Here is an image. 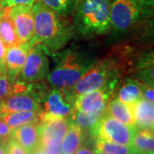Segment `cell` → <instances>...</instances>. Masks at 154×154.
Returning a JSON list of instances; mask_svg holds the SVG:
<instances>
[{"instance_id":"21","label":"cell","mask_w":154,"mask_h":154,"mask_svg":"<svg viewBox=\"0 0 154 154\" xmlns=\"http://www.w3.org/2000/svg\"><path fill=\"white\" fill-rule=\"evenodd\" d=\"M132 146L140 154H148L154 150V135L152 130L136 129L134 134Z\"/></svg>"},{"instance_id":"37","label":"cell","mask_w":154,"mask_h":154,"mask_svg":"<svg viewBox=\"0 0 154 154\" xmlns=\"http://www.w3.org/2000/svg\"><path fill=\"white\" fill-rule=\"evenodd\" d=\"M45 154H46V153H45Z\"/></svg>"},{"instance_id":"31","label":"cell","mask_w":154,"mask_h":154,"mask_svg":"<svg viewBox=\"0 0 154 154\" xmlns=\"http://www.w3.org/2000/svg\"><path fill=\"white\" fill-rule=\"evenodd\" d=\"M6 142L7 141H1L0 143V154H5L6 150Z\"/></svg>"},{"instance_id":"20","label":"cell","mask_w":154,"mask_h":154,"mask_svg":"<svg viewBox=\"0 0 154 154\" xmlns=\"http://www.w3.org/2000/svg\"><path fill=\"white\" fill-rule=\"evenodd\" d=\"M11 130L25 124L39 122L38 111H17L5 115L2 118Z\"/></svg>"},{"instance_id":"9","label":"cell","mask_w":154,"mask_h":154,"mask_svg":"<svg viewBox=\"0 0 154 154\" xmlns=\"http://www.w3.org/2000/svg\"><path fill=\"white\" fill-rule=\"evenodd\" d=\"M117 84L118 82L110 83L100 89L76 97L75 110L90 112L105 109L108 102L114 95Z\"/></svg>"},{"instance_id":"8","label":"cell","mask_w":154,"mask_h":154,"mask_svg":"<svg viewBox=\"0 0 154 154\" xmlns=\"http://www.w3.org/2000/svg\"><path fill=\"white\" fill-rule=\"evenodd\" d=\"M69 124V118H50L39 122V147L60 146Z\"/></svg>"},{"instance_id":"16","label":"cell","mask_w":154,"mask_h":154,"mask_svg":"<svg viewBox=\"0 0 154 154\" xmlns=\"http://www.w3.org/2000/svg\"><path fill=\"white\" fill-rule=\"evenodd\" d=\"M105 113L125 125L135 128L131 106L122 103L116 97L110 99L105 108Z\"/></svg>"},{"instance_id":"32","label":"cell","mask_w":154,"mask_h":154,"mask_svg":"<svg viewBox=\"0 0 154 154\" xmlns=\"http://www.w3.org/2000/svg\"><path fill=\"white\" fill-rule=\"evenodd\" d=\"M31 154H45V153L44 151L39 147V148H38L37 150H35L33 153H31Z\"/></svg>"},{"instance_id":"10","label":"cell","mask_w":154,"mask_h":154,"mask_svg":"<svg viewBox=\"0 0 154 154\" xmlns=\"http://www.w3.org/2000/svg\"><path fill=\"white\" fill-rule=\"evenodd\" d=\"M8 14L14 22L21 43L30 41L34 33V22L32 7L17 5L7 7Z\"/></svg>"},{"instance_id":"1","label":"cell","mask_w":154,"mask_h":154,"mask_svg":"<svg viewBox=\"0 0 154 154\" xmlns=\"http://www.w3.org/2000/svg\"><path fill=\"white\" fill-rule=\"evenodd\" d=\"M36 44L42 45L45 51L56 53L73 38L75 29L65 17L55 13L36 0L32 6Z\"/></svg>"},{"instance_id":"14","label":"cell","mask_w":154,"mask_h":154,"mask_svg":"<svg viewBox=\"0 0 154 154\" xmlns=\"http://www.w3.org/2000/svg\"><path fill=\"white\" fill-rule=\"evenodd\" d=\"M131 106L136 129L152 130L154 128L153 103L141 98Z\"/></svg>"},{"instance_id":"13","label":"cell","mask_w":154,"mask_h":154,"mask_svg":"<svg viewBox=\"0 0 154 154\" xmlns=\"http://www.w3.org/2000/svg\"><path fill=\"white\" fill-rule=\"evenodd\" d=\"M38 122L25 124L11 131V137L17 141L26 154L33 153L35 150L39 148Z\"/></svg>"},{"instance_id":"33","label":"cell","mask_w":154,"mask_h":154,"mask_svg":"<svg viewBox=\"0 0 154 154\" xmlns=\"http://www.w3.org/2000/svg\"><path fill=\"white\" fill-rule=\"evenodd\" d=\"M6 2H7V0H0V7H2V8H6L7 6H6Z\"/></svg>"},{"instance_id":"2","label":"cell","mask_w":154,"mask_h":154,"mask_svg":"<svg viewBox=\"0 0 154 154\" xmlns=\"http://www.w3.org/2000/svg\"><path fill=\"white\" fill-rule=\"evenodd\" d=\"M55 67L46 76L53 88H72L96 63L97 59L88 52L68 49L54 55Z\"/></svg>"},{"instance_id":"30","label":"cell","mask_w":154,"mask_h":154,"mask_svg":"<svg viewBox=\"0 0 154 154\" xmlns=\"http://www.w3.org/2000/svg\"><path fill=\"white\" fill-rule=\"evenodd\" d=\"M75 154H96L95 151L89 148L87 146H81L79 149L75 152Z\"/></svg>"},{"instance_id":"4","label":"cell","mask_w":154,"mask_h":154,"mask_svg":"<svg viewBox=\"0 0 154 154\" xmlns=\"http://www.w3.org/2000/svg\"><path fill=\"white\" fill-rule=\"evenodd\" d=\"M152 13L153 0H113L110 3V30L116 35L123 34Z\"/></svg>"},{"instance_id":"11","label":"cell","mask_w":154,"mask_h":154,"mask_svg":"<svg viewBox=\"0 0 154 154\" xmlns=\"http://www.w3.org/2000/svg\"><path fill=\"white\" fill-rule=\"evenodd\" d=\"M35 45H37L36 42L32 38L30 41L21 44L18 46L6 49V78L11 85H13L17 82L29 51Z\"/></svg>"},{"instance_id":"26","label":"cell","mask_w":154,"mask_h":154,"mask_svg":"<svg viewBox=\"0 0 154 154\" xmlns=\"http://www.w3.org/2000/svg\"><path fill=\"white\" fill-rule=\"evenodd\" d=\"M5 54L6 48L0 38V75L3 76H6Z\"/></svg>"},{"instance_id":"24","label":"cell","mask_w":154,"mask_h":154,"mask_svg":"<svg viewBox=\"0 0 154 154\" xmlns=\"http://www.w3.org/2000/svg\"><path fill=\"white\" fill-rule=\"evenodd\" d=\"M12 85L8 82L6 76L0 75V100L11 95Z\"/></svg>"},{"instance_id":"36","label":"cell","mask_w":154,"mask_h":154,"mask_svg":"<svg viewBox=\"0 0 154 154\" xmlns=\"http://www.w3.org/2000/svg\"><path fill=\"white\" fill-rule=\"evenodd\" d=\"M96 154H105V153H102V152H96Z\"/></svg>"},{"instance_id":"5","label":"cell","mask_w":154,"mask_h":154,"mask_svg":"<svg viewBox=\"0 0 154 154\" xmlns=\"http://www.w3.org/2000/svg\"><path fill=\"white\" fill-rule=\"evenodd\" d=\"M75 99L72 88H53L45 91L38 111L39 122L50 118H69L75 110Z\"/></svg>"},{"instance_id":"25","label":"cell","mask_w":154,"mask_h":154,"mask_svg":"<svg viewBox=\"0 0 154 154\" xmlns=\"http://www.w3.org/2000/svg\"><path fill=\"white\" fill-rule=\"evenodd\" d=\"M11 128L0 118V140L7 141L11 135Z\"/></svg>"},{"instance_id":"35","label":"cell","mask_w":154,"mask_h":154,"mask_svg":"<svg viewBox=\"0 0 154 154\" xmlns=\"http://www.w3.org/2000/svg\"><path fill=\"white\" fill-rule=\"evenodd\" d=\"M0 118H2V113H1V100H0Z\"/></svg>"},{"instance_id":"17","label":"cell","mask_w":154,"mask_h":154,"mask_svg":"<svg viewBox=\"0 0 154 154\" xmlns=\"http://www.w3.org/2000/svg\"><path fill=\"white\" fill-rule=\"evenodd\" d=\"M142 82L134 79H127L117 91L116 98L122 103L132 105L142 98Z\"/></svg>"},{"instance_id":"19","label":"cell","mask_w":154,"mask_h":154,"mask_svg":"<svg viewBox=\"0 0 154 154\" xmlns=\"http://www.w3.org/2000/svg\"><path fill=\"white\" fill-rule=\"evenodd\" d=\"M105 109L97 111H78L74 110L70 117L69 118L72 123L80 127L82 129L91 130L98 123L102 116L105 113Z\"/></svg>"},{"instance_id":"7","label":"cell","mask_w":154,"mask_h":154,"mask_svg":"<svg viewBox=\"0 0 154 154\" xmlns=\"http://www.w3.org/2000/svg\"><path fill=\"white\" fill-rule=\"evenodd\" d=\"M48 73L49 60L42 45L37 44L29 51L17 81L27 83L38 82L45 79Z\"/></svg>"},{"instance_id":"15","label":"cell","mask_w":154,"mask_h":154,"mask_svg":"<svg viewBox=\"0 0 154 154\" xmlns=\"http://www.w3.org/2000/svg\"><path fill=\"white\" fill-rule=\"evenodd\" d=\"M0 38L6 49L22 44L17 35L14 22L8 14L7 7H0Z\"/></svg>"},{"instance_id":"29","label":"cell","mask_w":154,"mask_h":154,"mask_svg":"<svg viewBox=\"0 0 154 154\" xmlns=\"http://www.w3.org/2000/svg\"><path fill=\"white\" fill-rule=\"evenodd\" d=\"M46 154H63L60 146H46V147H40Z\"/></svg>"},{"instance_id":"34","label":"cell","mask_w":154,"mask_h":154,"mask_svg":"<svg viewBox=\"0 0 154 154\" xmlns=\"http://www.w3.org/2000/svg\"><path fill=\"white\" fill-rule=\"evenodd\" d=\"M5 154H11L10 152H9L8 149H7V146H6V150H5Z\"/></svg>"},{"instance_id":"23","label":"cell","mask_w":154,"mask_h":154,"mask_svg":"<svg viewBox=\"0 0 154 154\" xmlns=\"http://www.w3.org/2000/svg\"><path fill=\"white\" fill-rule=\"evenodd\" d=\"M45 7L62 17L72 15L76 8L79 0H38Z\"/></svg>"},{"instance_id":"12","label":"cell","mask_w":154,"mask_h":154,"mask_svg":"<svg viewBox=\"0 0 154 154\" xmlns=\"http://www.w3.org/2000/svg\"><path fill=\"white\" fill-rule=\"evenodd\" d=\"M40 99L29 94H11L1 100L2 117L8 113L17 111H38Z\"/></svg>"},{"instance_id":"27","label":"cell","mask_w":154,"mask_h":154,"mask_svg":"<svg viewBox=\"0 0 154 154\" xmlns=\"http://www.w3.org/2000/svg\"><path fill=\"white\" fill-rule=\"evenodd\" d=\"M142 98L150 102H154L153 86L143 83L142 84Z\"/></svg>"},{"instance_id":"28","label":"cell","mask_w":154,"mask_h":154,"mask_svg":"<svg viewBox=\"0 0 154 154\" xmlns=\"http://www.w3.org/2000/svg\"><path fill=\"white\" fill-rule=\"evenodd\" d=\"M36 0H7L6 2V6L7 7H11V6L17 5H26L32 7L33 3Z\"/></svg>"},{"instance_id":"3","label":"cell","mask_w":154,"mask_h":154,"mask_svg":"<svg viewBox=\"0 0 154 154\" xmlns=\"http://www.w3.org/2000/svg\"><path fill=\"white\" fill-rule=\"evenodd\" d=\"M110 0H79L74 28L81 35L94 37L105 34L111 29Z\"/></svg>"},{"instance_id":"18","label":"cell","mask_w":154,"mask_h":154,"mask_svg":"<svg viewBox=\"0 0 154 154\" xmlns=\"http://www.w3.org/2000/svg\"><path fill=\"white\" fill-rule=\"evenodd\" d=\"M85 134L82 128L70 122L65 136L61 142L63 154H74L84 141Z\"/></svg>"},{"instance_id":"22","label":"cell","mask_w":154,"mask_h":154,"mask_svg":"<svg viewBox=\"0 0 154 154\" xmlns=\"http://www.w3.org/2000/svg\"><path fill=\"white\" fill-rule=\"evenodd\" d=\"M95 152L105 154H140L133 146L107 142L95 139Z\"/></svg>"},{"instance_id":"6","label":"cell","mask_w":154,"mask_h":154,"mask_svg":"<svg viewBox=\"0 0 154 154\" xmlns=\"http://www.w3.org/2000/svg\"><path fill=\"white\" fill-rule=\"evenodd\" d=\"M135 131L136 128L122 123L106 114L105 111L98 123L90 130L91 135L94 139L125 146H132Z\"/></svg>"}]
</instances>
